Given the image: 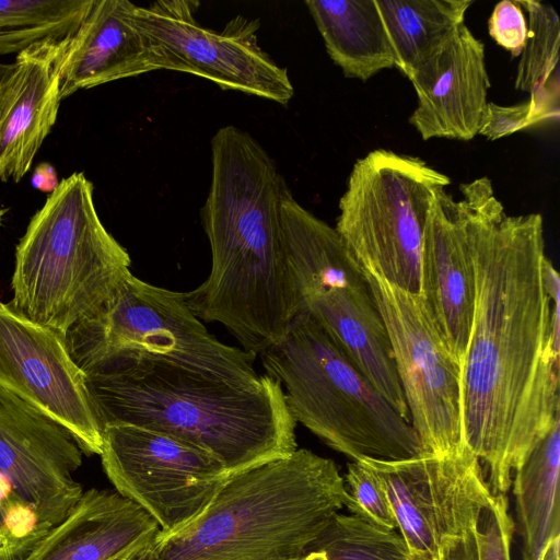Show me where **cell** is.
<instances>
[{"mask_svg":"<svg viewBox=\"0 0 560 560\" xmlns=\"http://www.w3.org/2000/svg\"><path fill=\"white\" fill-rule=\"evenodd\" d=\"M475 313L460 362L463 432L493 494L560 420V280L539 213L508 215L491 180L460 186Z\"/></svg>","mask_w":560,"mask_h":560,"instance_id":"obj_1","label":"cell"},{"mask_svg":"<svg viewBox=\"0 0 560 560\" xmlns=\"http://www.w3.org/2000/svg\"><path fill=\"white\" fill-rule=\"evenodd\" d=\"M211 163L202 208L211 268L184 292L186 304L199 319L223 325L256 358L299 313L281 229L288 186L266 150L232 125L212 137Z\"/></svg>","mask_w":560,"mask_h":560,"instance_id":"obj_2","label":"cell"},{"mask_svg":"<svg viewBox=\"0 0 560 560\" xmlns=\"http://www.w3.org/2000/svg\"><path fill=\"white\" fill-rule=\"evenodd\" d=\"M84 374L102 427L172 434L212 454L230 476L298 448L282 386L266 374L258 385H242L132 352Z\"/></svg>","mask_w":560,"mask_h":560,"instance_id":"obj_3","label":"cell"},{"mask_svg":"<svg viewBox=\"0 0 560 560\" xmlns=\"http://www.w3.org/2000/svg\"><path fill=\"white\" fill-rule=\"evenodd\" d=\"M336 463L306 448L233 474L203 513L144 560H292L347 508Z\"/></svg>","mask_w":560,"mask_h":560,"instance_id":"obj_4","label":"cell"},{"mask_svg":"<svg viewBox=\"0 0 560 560\" xmlns=\"http://www.w3.org/2000/svg\"><path fill=\"white\" fill-rule=\"evenodd\" d=\"M82 172L59 182L15 248L10 304L62 336L130 273V256L102 223Z\"/></svg>","mask_w":560,"mask_h":560,"instance_id":"obj_5","label":"cell"},{"mask_svg":"<svg viewBox=\"0 0 560 560\" xmlns=\"http://www.w3.org/2000/svg\"><path fill=\"white\" fill-rule=\"evenodd\" d=\"M266 375L282 386L295 422L352 460L422 455L410 421L300 311L285 334L259 353Z\"/></svg>","mask_w":560,"mask_h":560,"instance_id":"obj_6","label":"cell"},{"mask_svg":"<svg viewBox=\"0 0 560 560\" xmlns=\"http://www.w3.org/2000/svg\"><path fill=\"white\" fill-rule=\"evenodd\" d=\"M66 340L83 372L132 352L235 384L258 385L264 378L254 369L253 355L208 331L184 292L150 284L131 272L104 304L69 329Z\"/></svg>","mask_w":560,"mask_h":560,"instance_id":"obj_7","label":"cell"},{"mask_svg":"<svg viewBox=\"0 0 560 560\" xmlns=\"http://www.w3.org/2000/svg\"><path fill=\"white\" fill-rule=\"evenodd\" d=\"M450 183L420 158L373 150L352 167L335 230L363 270L420 294L424 225Z\"/></svg>","mask_w":560,"mask_h":560,"instance_id":"obj_8","label":"cell"},{"mask_svg":"<svg viewBox=\"0 0 560 560\" xmlns=\"http://www.w3.org/2000/svg\"><path fill=\"white\" fill-rule=\"evenodd\" d=\"M100 456L116 491L158 523L154 542L195 522L230 476L207 451L129 423L103 425Z\"/></svg>","mask_w":560,"mask_h":560,"instance_id":"obj_9","label":"cell"},{"mask_svg":"<svg viewBox=\"0 0 560 560\" xmlns=\"http://www.w3.org/2000/svg\"><path fill=\"white\" fill-rule=\"evenodd\" d=\"M363 272L389 336L410 424L423 454L445 457L468 452L463 432L460 365L422 298Z\"/></svg>","mask_w":560,"mask_h":560,"instance_id":"obj_10","label":"cell"},{"mask_svg":"<svg viewBox=\"0 0 560 560\" xmlns=\"http://www.w3.org/2000/svg\"><path fill=\"white\" fill-rule=\"evenodd\" d=\"M199 1L159 0L135 8L138 26L158 42L174 71L198 75L233 90L287 105L294 88L280 67L258 44V19L236 15L220 32L199 24Z\"/></svg>","mask_w":560,"mask_h":560,"instance_id":"obj_11","label":"cell"},{"mask_svg":"<svg viewBox=\"0 0 560 560\" xmlns=\"http://www.w3.org/2000/svg\"><path fill=\"white\" fill-rule=\"evenodd\" d=\"M0 393L65 428L100 455L103 427L66 337L0 301Z\"/></svg>","mask_w":560,"mask_h":560,"instance_id":"obj_12","label":"cell"},{"mask_svg":"<svg viewBox=\"0 0 560 560\" xmlns=\"http://www.w3.org/2000/svg\"><path fill=\"white\" fill-rule=\"evenodd\" d=\"M366 459L384 482L409 552L433 553L446 540L474 530L494 495L469 451L445 457Z\"/></svg>","mask_w":560,"mask_h":560,"instance_id":"obj_13","label":"cell"},{"mask_svg":"<svg viewBox=\"0 0 560 560\" xmlns=\"http://www.w3.org/2000/svg\"><path fill=\"white\" fill-rule=\"evenodd\" d=\"M82 453L65 428L0 393V475L51 526L83 493L72 476Z\"/></svg>","mask_w":560,"mask_h":560,"instance_id":"obj_14","label":"cell"},{"mask_svg":"<svg viewBox=\"0 0 560 560\" xmlns=\"http://www.w3.org/2000/svg\"><path fill=\"white\" fill-rule=\"evenodd\" d=\"M445 188L435 190L423 230L420 296L460 365L475 313V269L464 202Z\"/></svg>","mask_w":560,"mask_h":560,"instance_id":"obj_15","label":"cell"},{"mask_svg":"<svg viewBox=\"0 0 560 560\" xmlns=\"http://www.w3.org/2000/svg\"><path fill=\"white\" fill-rule=\"evenodd\" d=\"M128 0H93L56 61L61 101L77 91L174 66L135 20Z\"/></svg>","mask_w":560,"mask_h":560,"instance_id":"obj_16","label":"cell"},{"mask_svg":"<svg viewBox=\"0 0 560 560\" xmlns=\"http://www.w3.org/2000/svg\"><path fill=\"white\" fill-rule=\"evenodd\" d=\"M409 81L418 98L409 122L423 140L468 141L478 135L490 81L485 44L465 23Z\"/></svg>","mask_w":560,"mask_h":560,"instance_id":"obj_17","label":"cell"},{"mask_svg":"<svg viewBox=\"0 0 560 560\" xmlns=\"http://www.w3.org/2000/svg\"><path fill=\"white\" fill-rule=\"evenodd\" d=\"M298 302L299 312H306L394 409L409 420L389 336L366 278L304 290L298 294Z\"/></svg>","mask_w":560,"mask_h":560,"instance_id":"obj_18","label":"cell"},{"mask_svg":"<svg viewBox=\"0 0 560 560\" xmlns=\"http://www.w3.org/2000/svg\"><path fill=\"white\" fill-rule=\"evenodd\" d=\"M65 46L16 55L0 83L1 182L19 183L25 176L56 122L61 102L56 61Z\"/></svg>","mask_w":560,"mask_h":560,"instance_id":"obj_19","label":"cell"},{"mask_svg":"<svg viewBox=\"0 0 560 560\" xmlns=\"http://www.w3.org/2000/svg\"><path fill=\"white\" fill-rule=\"evenodd\" d=\"M159 533L158 523L135 502L92 488L24 560H116Z\"/></svg>","mask_w":560,"mask_h":560,"instance_id":"obj_20","label":"cell"},{"mask_svg":"<svg viewBox=\"0 0 560 560\" xmlns=\"http://www.w3.org/2000/svg\"><path fill=\"white\" fill-rule=\"evenodd\" d=\"M305 5L345 77L368 81L395 67L375 0H306Z\"/></svg>","mask_w":560,"mask_h":560,"instance_id":"obj_21","label":"cell"},{"mask_svg":"<svg viewBox=\"0 0 560 560\" xmlns=\"http://www.w3.org/2000/svg\"><path fill=\"white\" fill-rule=\"evenodd\" d=\"M559 466L560 420H557L512 479L523 560H541L550 542L560 537Z\"/></svg>","mask_w":560,"mask_h":560,"instance_id":"obj_22","label":"cell"},{"mask_svg":"<svg viewBox=\"0 0 560 560\" xmlns=\"http://www.w3.org/2000/svg\"><path fill=\"white\" fill-rule=\"evenodd\" d=\"M395 67L410 79L465 23L470 0H375Z\"/></svg>","mask_w":560,"mask_h":560,"instance_id":"obj_23","label":"cell"},{"mask_svg":"<svg viewBox=\"0 0 560 560\" xmlns=\"http://www.w3.org/2000/svg\"><path fill=\"white\" fill-rule=\"evenodd\" d=\"M527 13L528 36L514 86L529 94L537 125L559 118L560 22L556 10L536 0H517Z\"/></svg>","mask_w":560,"mask_h":560,"instance_id":"obj_24","label":"cell"},{"mask_svg":"<svg viewBox=\"0 0 560 560\" xmlns=\"http://www.w3.org/2000/svg\"><path fill=\"white\" fill-rule=\"evenodd\" d=\"M93 0H0V56L65 46Z\"/></svg>","mask_w":560,"mask_h":560,"instance_id":"obj_25","label":"cell"},{"mask_svg":"<svg viewBox=\"0 0 560 560\" xmlns=\"http://www.w3.org/2000/svg\"><path fill=\"white\" fill-rule=\"evenodd\" d=\"M399 533L338 512L306 547L304 560H409Z\"/></svg>","mask_w":560,"mask_h":560,"instance_id":"obj_26","label":"cell"},{"mask_svg":"<svg viewBox=\"0 0 560 560\" xmlns=\"http://www.w3.org/2000/svg\"><path fill=\"white\" fill-rule=\"evenodd\" d=\"M51 527L0 475V560H24Z\"/></svg>","mask_w":560,"mask_h":560,"instance_id":"obj_27","label":"cell"},{"mask_svg":"<svg viewBox=\"0 0 560 560\" xmlns=\"http://www.w3.org/2000/svg\"><path fill=\"white\" fill-rule=\"evenodd\" d=\"M343 479L350 497L347 509L351 514L384 529H397L384 482L366 458L349 463Z\"/></svg>","mask_w":560,"mask_h":560,"instance_id":"obj_28","label":"cell"},{"mask_svg":"<svg viewBox=\"0 0 560 560\" xmlns=\"http://www.w3.org/2000/svg\"><path fill=\"white\" fill-rule=\"evenodd\" d=\"M514 521L509 513L506 494H494L483 511L476 535L480 560H511Z\"/></svg>","mask_w":560,"mask_h":560,"instance_id":"obj_29","label":"cell"},{"mask_svg":"<svg viewBox=\"0 0 560 560\" xmlns=\"http://www.w3.org/2000/svg\"><path fill=\"white\" fill-rule=\"evenodd\" d=\"M488 31L493 40L513 57L521 55L527 40L528 24L517 0H503L494 5Z\"/></svg>","mask_w":560,"mask_h":560,"instance_id":"obj_30","label":"cell"},{"mask_svg":"<svg viewBox=\"0 0 560 560\" xmlns=\"http://www.w3.org/2000/svg\"><path fill=\"white\" fill-rule=\"evenodd\" d=\"M535 125L537 122L528 100L508 106L490 102L481 119L478 135L493 141Z\"/></svg>","mask_w":560,"mask_h":560,"instance_id":"obj_31","label":"cell"},{"mask_svg":"<svg viewBox=\"0 0 560 560\" xmlns=\"http://www.w3.org/2000/svg\"><path fill=\"white\" fill-rule=\"evenodd\" d=\"M476 530L446 540L433 553L409 552V560H480Z\"/></svg>","mask_w":560,"mask_h":560,"instance_id":"obj_32","label":"cell"},{"mask_svg":"<svg viewBox=\"0 0 560 560\" xmlns=\"http://www.w3.org/2000/svg\"><path fill=\"white\" fill-rule=\"evenodd\" d=\"M31 184L35 189L50 195L59 185L55 167L47 162L37 164L31 177Z\"/></svg>","mask_w":560,"mask_h":560,"instance_id":"obj_33","label":"cell"},{"mask_svg":"<svg viewBox=\"0 0 560 560\" xmlns=\"http://www.w3.org/2000/svg\"><path fill=\"white\" fill-rule=\"evenodd\" d=\"M153 542L154 541L136 547L135 549L128 551L127 553H125L124 556L116 560H144L148 550L150 549Z\"/></svg>","mask_w":560,"mask_h":560,"instance_id":"obj_34","label":"cell"},{"mask_svg":"<svg viewBox=\"0 0 560 560\" xmlns=\"http://www.w3.org/2000/svg\"><path fill=\"white\" fill-rule=\"evenodd\" d=\"M560 537L555 538L547 547L541 560H559Z\"/></svg>","mask_w":560,"mask_h":560,"instance_id":"obj_35","label":"cell"},{"mask_svg":"<svg viewBox=\"0 0 560 560\" xmlns=\"http://www.w3.org/2000/svg\"><path fill=\"white\" fill-rule=\"evenodd\" d=\"M13 63H5L0 61V83L7 77V74L11 71Z\"/></svg>","mask_w":560,"mask_h":560,"instance_id":"obj_36","label":"cell"},{"mask_svg":"<svg viewBox=\"0 0 560 560\" xmlns=\"http://www.w3.org/2000/svg\"><path fill=\"white\" fill-rule=\"evenodd\" d=\"M8 209H0V226L2 225L3 218L7 213Z\"/></svg>","mask_w":560,"mask_h":560,"instance_id":"obj_37","label":"cell"},{"mask_svg":"<svg viewBox=\"0 0 560 560\" xmlns=\"http://www.w3.org/2000/svg\"><path fill=\"white\" fill-rule=\"evenodd\" d=\"M292 560H304V558H303V557H300V558L292 559Z\"/></svg>","mask_w":560,"mask_h":560,"instance_id":"obj_38","label":"cell"}]
</instances>
